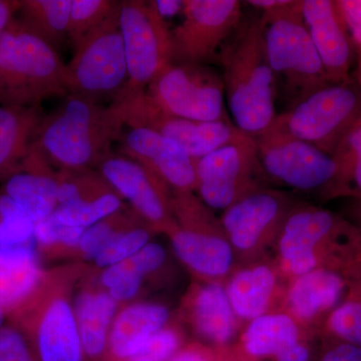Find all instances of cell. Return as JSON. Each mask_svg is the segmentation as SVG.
<instances>
[{
	"instance_id": "1",
	"label": "cell",
	"mask_w": 361,
	"mask_h": 361,
	"mask_svg": "<svg viewBox=\"0 0 361 361\" xmlns=\"http://www.w3.org/2000/svg\"><path fill=\"white\" fill-rule=\"evenodd\" d=\"M273 248V263L286 281L319 268L349 278L361 271L360 230L331 211L300 202L285 219Z\"/></svg>"
},
{
	"instance_id": "2",
	"label": "cell",
	"mask_w": 361,
	"mask_h": 361,
	"mask_svg": "<svg viewBox=\"0 0 361 361\" xmlns=\"http://www.w3.org/2000/svg\"><path fill=\"white\" fill-rule=\"evenodd\" d=\"M217 63L235 127L253 139L264 134L278 116L277 90L259 18L242 20Z\"/></svg>"
},
{
	"instance_id": "3",
	"label": "cell",
	"mask_w": 361,
	"mask_h": 361,
	"mask_svg": "<svg viewBox=\"0 0 361 361\" xmlns=\"http://www.w3.org/2000/svg\"><path fill=\"white\" fill-rule=\"evenodd\" d=\"M125 125L113 104L102 106L94 99L68 94L52 115L44 116L32 147L59 171L99 168L111 155L113 142Z\"/></svg>"
},
{
	"instance_id": "4",
	"label": "cell",
	"mask_w": 361,
	"mask_h": 361,
	"mask_svg": "<svg viewBox=\"0 0 361 361\" xmlns=\"http://www.w3.org/2000/svg\"><path fill=\"white\" fill-rule=\"evenodd\" d=\"M302 0L259 18L268 61L276 85L277 99L287 108L330 84L303 23ZM285 109V110H286Z\"/></svg>"
},
{
	"instance_id": "5",
	"label": "cell",
	"mask_w": 361,
	"mask_h": 361,
	"mask_svg": "<svg viewBox=\"0 0 361 361\" xmlns=\"http://www.w3.org/2000/svg\"><path fill=\"white\" fill-rule=\"evenodd\" d=\"M65 63L44 40L16 20L0 32V104L40 106L44 99L68 94Z\"/></svg>"
},
{
	"instance_id": "6",
	"label": "cell",
	"mask_w": 361,
	"mask_h": 361,
	"mask_svg": "<svg viewBox=\"0 0 361 361\" xmlns=\"http://www.w3.org/2000/svg\"><path fill=\"white\" fill-rule=\"evenodd\" d=\"M176 226L167 233L176 257L199 281L222 282L236 269V253L219 218L194 193H173Z\"/></svg>"
},
{
	"instance_id": "7",
	"label": "cell",
	"mask_w": 361,
	"mask_h": 361,
	"mask_svg": "<svg viewBox=\"0 0 361 361\" xmlns=\"http://www.w3.org/2000/svg\"><path fill=\"white\" fill-rule=\"evenodd\" d=\"M47 275L35 297L8 316L25 332L37 361H85L70 289Z\"/></svg>"
},
{
	"instance_id": "8",
	"label": "cell",
	"mask_w": 361,
	"mask_h": 361,
	"mask_svg": "<svg viewBox=\"0 0 361 361\" xmlns=\"http://www.w3.org/2000/svg\"><path fill=\"white\" fill-rule=\"evenodd\" d=\"M361 116V92L353 80L316 90L278 114L275 125L334 155L343 135Z\"/></svg>"
},
{
	"instance_id": "9",
	"label": "cell",
	"mask_w": 361,
	"mask_h": 361,
	"mask_svg": "<svg viewBox=\"0 0 361 361\" xmlns=\"http://www.w3.org/2000/svg\"><path fill=\"white\" fill-rule=\"evenodd\" d=\"M120 4L78 47L65 68L68 94L114 99L125 90L128 66L120 27Z\"/></svg>"
},
{
	"instance_id": "10",
	"label": "cell",
	"mask_w": 361,
	"mask_h": 361,
	"mask_svg": "<svg viewBox=\"0 0 361 361\" xmlns=\"http://www.w3.org/2000/svg\"><path fill=\"white\" fill-rule=\"evenodd\" d=\"M267 183L255 140L247 135L196 160L195 192L212 211L223 212Z\"/></svg>"
},
{
	"instance_id": "11",
	"label": "cell",
	"mask_w": 361,
	"mask_h": 361,
	"mask_svg": "<svg viewBox=\"0 0 361 361\" xmlns=\"http://www.w3.org/2000/svg\"><path fill=\"white\" fill-rule=\"evenodd\" d=\"M168 115L198 121H228L222 75L206 65L171 63L145 90Z\"/></svg>"
},
{
	"instance_id": "12",
	"label": "cell",
	"mask_w": 361,
	"mask_h": 361,
	"mask_svg": "<svg viewBox=\"0 0 361 361\" xmlns=\"http://www.w3.org/2000/svg\"><path fill=\"white\" fill-rule=\"evenodd\" d=\"M120 27L128 66V82L123 92H145L173 63L171 28L154 1L142 0L121 1Z\"/></svg>"
},
{
	"instance_id": "13",
	"label": "cell",
	"mask_w": 361,
	"mask_h": 361,
	"mask_svg": "<svg viewBox=\"0 0 361 361\" xmlns=\"http://www.w3.org/2000/svg\"><path fill=\"white\" fill-rule=\"evenodd\" d=\"M254 140L268 182L295 191L323 194L334 179L336 163L331 156L275 123Z\"/></svg>"
},
{
	"instance_id": "14",
	"label": "cell",
	"mask_w": 361,
	"mask_h": 361,
	"mask_svg": "<svg viewBox=\"0 0 361 361\" xmlns=\"http://www.w3.org/2000/svg\"><path fill=\"white\" fill-rule=\"evenodd\" d=\"M125 125L154 130L180 145L195 160L245 135L231 121L198 122L161 111L146 92H122L113 102Z\"/></svg>"
},
{
	"instance_id": "15",
	"label": "cell",
	"mask_w": 361,
	"mask_h": 361,
	"mask_svg": "<svg viewBox=\"0 0 361 361\" xmlns=\"http://www.w3.org/2000/svg\"><path fill=\"white\" fill-rule=\"evenodd\" d=\"M297 200L287 192L263 188L228 207L219 217L238 260L257 261L275 242Z\"/></svg>"
},
{
	"instance_id": "16",
	"label": "cell",
	"mask_w": 361,
	"mask_h": 361,
	"mask_svg": "<svg viewBox=\"0 0 361 361\" xmlns=\"http://www.w3.org/2000/svg\"><path fill=\"white\" fill-rule=\"evenodd\" d=\"M238 0H184L182 20L171 30L173 63L206 65L219 58L242 23Z\"/></svg>"
},
{
	"instance_id": "17",
	"label": "cell",
	"mask_w": 361,
	"mask_h": 361,
	"mask_svg": "<svg viewBox=\"0 0 361 361\" xmlns=\"http://www.w3.org/2000/svg\"><path fill=\"white\" fill-rule=\"evenodd\" d=\"M99 172L152 232L167 234L175 227L173 192L149 169L132 159L111 155L99 166Z\"/></svg>"
},
{
	"instance_id": "18",
	"label": "cell",
	"mask_w": 361,
	"mask_h": 361,
	"mask_svg": "<svg viewBox=\"0 0 361 361\" xmlns=\"http://www.w3.org/2000/svg\"><path fill=\"white\" fill-rule=\"evenodd\" d=\"M351 279L341 271L319 268L287 281L280 310L305 330L323 324L348 295Z\"/></svg>"
},
{
	"instance_id": "19",
	"label": "cell",
	"mask_w": 361,
	"mask_h": 361,
	"mask_svg": "<svg viewBox=\"0 0 361 361\" xmlns=\"http://www.w3.org/2000/svg\"><path fill=\"white\" fill-rule=\"evenodd\" d=\"M123 151L149 169L173 193H195L196 160L177 142L154 130L130 128Z\"/></svg>"
},
{
	"instance_id": "20",
	"label": "cell",
	"mask_w": 361,
	"mask_h": 361,
	"mask_svg": "<svg viewBox=\"0 0 361 361\" xmlns=\"http://www.w3.org/2000/svg\"><path fill=\"white\" fill-rule=\"evenodd\" d=\"M183 316L199 341L211 348H231L240 324L222 282L192 285L183 300Z\"/></svg>"
},
{
	"instance_id": "21",
	"label": "cell",
	"mask_w": 361,
	"mask_h": 361,
	"mask_svg": "<svg viewBox=\"0 0 361 361\" xmlns=\"http://www.w3.org/2000/svg\"><path fill=\"white\" fill-rule=\"evenodd\" d=\"M302 18L331 84L350 80L355 47L334 0H302Z\"/></svg>"
},
{
	"instance_id": "22",
	"label": "cell",
	"mask_w": 361,
	"mask_h": 361,
	"mask_svg": "<svg viewBox=\"0 0 361 361\" xmlns=\"http://www.w3.org/2000/svg\"><path fill=\"white\" fill-rule=\"evenodd\" d=\"M282 281L284 279L273 262L254 261L233 271L224 286L240 322H249L275 311L283 295Z\"/></svg>"
},
{
	"instance_id": "23",
	"label": "cell",
	"mask_w": 361,
	"mask_h": 361,
	"mask_svg": "<svg viewBox=\"0 0 361 361\" xmlns=\"http://www.w3.org/2000/svg\"><path fill=\"white\" fill-rule=\"evenodd\" d=\"M1 191L20 207L33 224L51 216L59 206L56 172L32 145L20 170L4 180Z\"/></svg>"
},
{
	"instance_id": "24",
	"label": "cell",
	"mask_w": 361,
	"mask_h": 361,
	"mask_svg": "<svg viewBox=\"0 0 361 361\" xmlns=\"http://www.w3.org/2000/svg\"><path fill=\"white\" fill-rule=\"evenodd\" d=\"M167 306L156 302L127 304L118 310L110 334L104 361H132L159 330L171 322Z\"/></svg>"
},
{
	"instance_id": "25",
	"label": "cell",
	"mask_w": 361,
	"mask_h": 361,
	"mask_svg": "<svg viewBox=\"0 0 361 361\" xmlns=\"http://www.w3.org/2000/svg\"><path fill=\"white\" fill-rule=\"evenodd\" d=\"M306 330L282 310L271 311L247 322L236 345L231 346L236 361L272 360L297 342L307 338Z\"/></svg>"
},
{
	"instance_id": "26",
	"label": "cell",
	"mask_w": 361,
	"mask_h": 361,
	"mask_svg": "<svg viewBox=\"0 0 361 361\" xmlns=\"http://www.w3.org/2000/svg\"><path fill=\"white\" fill-rule=\"evenodd\" d=\"M47 275L37 246L0 248V307L8 316L20 310L40 290Z\"/></svg>"
},
{
	"instance_id": "27",
	"label": "cell",
	"mask_w": 361,
	"mask_h": 361,
	"mask_svg": "<svg viewBox=\"0 0 361 361\" xmlns=\"http://www.w3.org/2000/svg\"><path fill=\"white\" fill-rule=\"evenodd\" d=\"M85 361H104L120 304L101 286H85L73 301Z\"/></svg>"
},
{
	"instance_id": "28",
	"label": "cell",
	"mask_w": 361,
	"mask_h": 361,
	"mask_svg": "<svg viewBox=\"0 0 361 361\" xmlns=\"http://www.w3.org/2000/svg\"><path fill=\"white\" fill-rule=\"evenodd\" d=\"M44 118L40 106L0 104V182L20 170Z\"/></svg>"
},
{
	"instance_id": "29",
	"label": "cell",
	"mask_w": 361,
	"mask_h": 361,
	"mask_svg": "<svg viewBox=\"0 0 361 361\" xmlns=\"http://www.w3.org/2000/svg\"><path fill=\"white\" fill-rule=\"evenodd\" d=\"M71 0H21L16 18L54 49L68 37Z\"/></svg>"
},
{
	"instance_id": "30",
	"label": "cell",
	"mask_w": 361,
	"mask_h": 361,
	"mask_svg": "<svg viewBox=\"0 0 361 361\" xmlns=\"http://www.w3.org/2000/svg\"><path fill=\"white\" fill-rule=\"evenodd\" d=\"M332 159L336 174L323 196L361 198V116L343 135Z\"/></svg>"
},
{
	"instance_id": "31",
	"label": "cell",
	"mask_w": 361,
	"mask_h": 361,
	"mask_svg": "<svg viewBox=\"0 0 361 361\" xmlns=\"http://www.w3.org/2000/svg\"><path fill=\"white\" fill-rule=\"evenodd\" d=\"M327 341L361 348V277L353 280L348 295L322 324Z\"/></svg>"
},
{
	"instance_id": "32",
	"label": "cell",
	"mask_w": 361,
	"mask_h": 361,
	"mask_svg": "<svg viewBox=\"0 0 361 361\" xmlns=\"http://www.w3.org/2000/svg\"><path fill=\"white\" fill-rule=\"evenodd\" d=\"M140 223L144 222L132 209L123 207L118 212L85 229L78 243L77 254L87 262H92L116 234Z\"/></svg>"
},
{
	"instance_id": "33",
	"label": "cell",
	"mask_w": 361,
	"mask_h": 361,
	"mask_svg": "<svg viewBox=\"0 0 361 361\" xmlns=\"http://www.w3.org/2000/svg\"><path fill=\"white\" fill-rule=\"evenodd\" d=\"M120 2L114 0H71L68 37L73 49L103 25Z\"/></svg>"
},
{
	"instance_id": "34",
	"label": "cell",
	"mask_w": 361,
	"mask_h": 361,
	"mask_svg": "<svg viewBox=\"0 0 361 361\" xmlns=\"http://www.w3.org/2000/svg\"><path fill=\"white\" fill-rule=\"evenodd\" d=\"M85 229L63 224L49 216L35 224V241L39 256L77 253L78 243Z\"/></svg>"
},
{
	"instance_id": "35",
	"label": "cell",
	"mask_w": 361,
	"mask_h": 361,
	"mask_svg": "<svg viewBox=\"0 0 361 361\" xmlns=\"http://www.w3.org/2000/svg\"><path fill=\"white\" fill-rule=\"evenodd\" d=\"M35 245V224L4 192L0 191V248Z\"/></svg>"
},
{
	"instance_id": "36",
	"label": "cell",
	"mask_w": 361,
	"mask_h": 361,
	"mask_svg": "<svg viewBox=\"0 0 361 361\" xmlns=\"http://www.w3.org/2000/svg\"><path fill=\"white\" fill-rule=\"evenodd\" d=\"M151 229L144 223L127 228L116 234L92 262L101 269L118 264L146 246L151 239Z\"/></svg>"
},
{
	"instance_id": "37",
	"label": "cell",
	"mask_w": 361,
	"mask_h": 361,
	"mask_svg": "<svg viewBox=\"0 0 361 361\" xmlns=\"http://www.w3.org/2000/svg\"><path fill=\"white\" fill-rule=\"evenodd\" d=\"M144 280L130 258L104 268L99 277L101 287L120 304L133 300L141 291Z\"/></svg>"
},
{
	"instance_id": "38",
	"label": "cell",
	"mask_w": 361,
	"mask_h": 361,
	"mask_svg": "<svg viewBox=\"0 0 361 361\" xmlns=\"http://www.w3.org/2000/svg\"><path fill=\"white\" fill-rule=\"evenodd\" d=\"M186 343L183 330L170 322L146 342L132 361H169Z\"/></svg>"
},
{
	"instance_id": "39",
	"label": "cell",
	"mask_w": 361,
	"mask_h": 361,
	"mask_svg": "<svg viewBox=\"0 0 361 361\" xmlns=\"http://www.w3.org/2000/svg\"><path fill=\"white\" fill-rule=\"evenodd\" d=\"M0 361H37L25 332L9 320L0 329Z\"/></svg>"
},
{
	"instance_id": "40",
	"label": "cell",
	"mask_w": 361,
	"mask_h": 361,
	"mask_svg": "<svg viewBox=\"0 0 361 361\" xmlns=\"http://www.w3.org/2000/svg\"><path fill=\"white\" fill-rule=\"evenodd\" d=\"M336 6L361 63V0H337Z\"/></svg>"
},
{
	"instance_id": "41",
	"label": "cell",
	"mask_w": 361,
	"mask_h": 361,
	"mask_svg": "<svg viewBox=\"0 0 361 361\" xmlns=\"http://www.w3.org/2000/svg\"><path fill=\"white\" fill-rule=\"evenodd\" d=\"M229 348H211L200 341L188 342L169 361H230Z\"/></svg>"
},
{
	"instance_id": "42",
	"label": "cell",
	"mask_w": 361,
	"mask_h": 361,
	"mask_svg": "<svg viewBox=\"0 0 361 361\" xmlns=\"http://www.w3.org/2000/svg\"><path fill=\"white\" fill-rule=\"evenodd\" d=\"M317 361H361V348L345 342L327 341Z\"/></svg>"
},
{
	"instance_id": "43",
	"label": "cell",
	"mask_w": 361,
	"mask_h": 361,
	"mask_svg": "<svg viewBox=\"0 0 361 361\" xmlns=\"http://www.w3.org/2000/svg\"><path fill=\"white\" fill-rule=\"evenodd\" d=\"M311 357L312 350L308 338H305L287 348L272 361H311Z\"/></svg>"
},
{
	"instance_id": "44",
	"label": "cell",
	"mask_w": 361,
	"mask_h": 361,
	"mask_svg": "<svg viewBox=\"0 0 361 361\" xmlns=\"http://www.w3.org/2000/svg\"><path fill=\"white\" fill-rule=\"evenodd\" d=\"M154 4L157 11L166 20L169 18L182 13L184 0H156Z\"/></svg>"
},
{
	"instance_id": "45",
	"label": "cell",
	"mask_w": 361,
	"mask_h": 361,
	"mask_svg": "<svg viewBox=\"0 0 361 361\" xmlns=\"http://www.w3.org/2000/svg\"><path fill=\"white\" fill-rule=\"evenodd\" d=\"M20 7V1H11V0H0V32L9 25L14 18Z\"/></svg>"
},
{
	"instance_id": "46",
	"label": "cell",
	"mask_w": 361,
	"mask_h": 361,
	"mask_svg": "<svg viewBox=\"0 0 361 361\" xmlns=\"http://www.w3.org/2000/svg\"><path fill=\"white\" fill-rule=\"evenodd\" d=\"M294 0H250L247 1L249 6L256 7L263 11H276V9L283 8L290 6Z\"/></svg>"
},
{
	"instance_id": "47",
	"label": "cell",
	"mask_w": 361,
	"mask_h": 361,
	"mask_svg": "<svg viewBox=\"0 0 361 361\" xmlns=\"http://www.w3.org/2000/svg\"><path fill=\"white\" fill-rule=\"evenodd\" d=\"M353 206L350 210V221L353 224H355L361 232V198L353 199Z\"/></svg>"
},
{
	"instance_id": "48",
	"label": "cell",
	"mask_w": 361,
	"mask_h": 361,
	"mask_svg": "<svg viewBox=\"0 0 361 361\" xmlns=\"http://www.w3.org/2000/svg\"><path fill=\"white\" fill-rule=\"evenodd\" d=\"M7 322H8V315H7L6 311L0 307V329L6 324Z\"/></svg>"
},
{
	"instance_id": "49",
	"label": "cell",
	"mask_w": 361,
	"mask_h": 361,
	"mask_svg": "<svg viewBox=\"0 0 361 361\" xmlns=\"http://www.w3.org/2000/svg\"><path fill=\"white\" fill-rule=\"evenodd\" d=\"M230 351H231V348H230ZM230 361H236V360H235V358L233 357L232 351H231V358H230Z\"/></svg>"
},
{
	"instance_id": "50",
	"label": "cell",
	"mask_w": 361,
	"mask_h": 361,
	"mask_svg": "<svg viewBox=\"0 0 361 361\" xmlns=\"http://www.w3.org/2000/svg\"><path fill=\"white\" fill-rule=\"evenodd\" d=\"M360 84H361V63H360Z\"/></svg>"
},
{
	"instance_id": "51",
	"label": "cell",
	"mask_w": 361,
	"mask_h": 361,
	"mask_svg": "<svg viewBox=\"0 0 361 361\" xmlns=\"http://www.w3.org/2000/svg\"><path fill=\"white\" fill-rule=\"evenodd\" d=\"M134 361H149V360H134Z\"/></svg>"
}]
</instances>
